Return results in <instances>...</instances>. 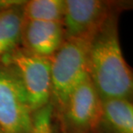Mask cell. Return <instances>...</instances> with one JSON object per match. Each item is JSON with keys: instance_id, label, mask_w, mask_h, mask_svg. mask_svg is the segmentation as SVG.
Returning a JSON list of instances; mask_svg holds the SVG:
<instances>
[{"instance_id": "1", "label": "cell", "mask_w": 133, "mask_h": 133, "mask_svg": "<svg viewBox=\"0 0 133 133\" xmlns=\"http://www.w3.org/2000/svg\"><path fill=\"white\" fill-rule=\"evenodd\" d=\"M118 17L109 18L92 37L88 53L89 79L101 100L131 99L133 92L131 69L122 54Z\"/></svg>"}, {"instance_id": "2", "label": "cell", "mask_w": 133, "mask_h": 133, "mask_svg": "<svg viewBox=\"0 0 133 133\" xmlns=\"http://www.w3.org/2000/svg\"><path fill=\"white\" fill-rule=\"evenodd\" d=\"M92 40H65L62 47L50 58L51 96L54 115L63 110L68 98L79 85L89 78L88 53Z\"/></svg>"}, {"instance_id": "3", "label": "cell", "mask_w": 133, "mask_h": 133, "mask_svg": "<svg viewBox=\"0 0 133 133\" xmlns=\"http://www.w3.org/2000/svg\"><path fill=\"white\" fill-rule=\"evenodd\" d=\"M0 62L6 64L14 73L32 112L50 103V58L31 54L19 46L2 58Z\"/></svg>"}, {"instance_id": "4", "label": "cell", "mask_w": 133, "mask_h": 133, "mask_svg": "<svg viewBox=\"0 0 133 133\" xmlns=\"http://www.w3.org/2000/svg\"><path fill=\"white\" fill-rule=\"evenodd\" d=\"M124 4L104 0H65L62 21L65 40H92L111 16L124 9Z\"/></svg>"}, {"instance_id": "5", "label": "cell", "mask_w": 133, "mask_h": 133, "mask_svg": "<svg viewBox=\"0 0 133 133\" xmlns=\"http://www.w3.org/2000/svg\"><path fill=\"white\" fill-rule=\"evenodd\" d=\"M32 114L17 77L9 66L0 62V130L2 133H30Z\"/></svg>"}, {"instance_id": "6", "label": "cell", "mask_w": 133, "mask_h": 133, "mask_svg": "<svg viewBox=\"0 0 133 133\" xmlns=\"http://www.w3.org/2000/svg\"><path fill=\"white\" fill-rule=\"evenodd\" d=\"M101 106L102 100L88 78L72 92L56 117L61 133H94Z\"/></svg>"}, {"instance_id": "7", "label": "cell", "mask_w": 133, "mask_h": 133, "mask_svg": "<svg viewBox=\"0 0 133 133\" xmlns=\"http://www.w3.org/2000/svg\"><path fill=\"white\" fill-rule=\"evenodd\" d=\"M65 42L62 22L23 19L20 47L36 55L51 58Z\"/></svg>"}, {"instance_id": "8", "label": "cell", "mask_w": 133, "mask_h": 133, "mask_svg": "<svg viewBox=\"0 0 133 133\" xmlns=\"http://www.w3.org/2000/svg\"><path fill=\"white\" fill-rule=\"evenodd\" d=\"M94 133H133V105L131 99L103 100Z\"/></svg>"}, {"instance_id": "9", "label": "cell", "mask_w": 133, "mask_h": 133, "mask_svg": "<svg viewBox=\"0 0 133 133\" xmlns=\"http://www.w3.org/2000/svg\"><path fill=\"white\" fill-rule=\"evenodd\" d=\"M23 5L0 13V60L20 46Z\"/></svg>"}, {"instance_id": "10", "label": "cell", "mask_w": 133, "mask_h": 133, "mask_svg": "<svg viewBox=\"0 0 133 133\" xmlns=\"http://www.w3.org/2000/svg\"><path fill=\"white\" fill-rule=\"evenodd\" d=\"M65 10V0H30L23 5L24 19L62 22Z\"/></svg>"}, {"instance_id": "11", "label": "cell", "mask_w": 133, "mask_h": 133, "mask_svg": "<svg viewBox=\"0 0 133 133\" xmlns=\"http://www.w3.org/2000/svg\"><path fill=\"white\" fill-rule=\"evenodd\" d=\"M53 117L54 111L50 104L34 111L30 133H54L52 124Z\"/></svg>"}, {"instance_id": "12", "label": "cell", "mask_w": 133, "mask_h": 133, "mask_svg": "<svg viewBox=\"0 0 133 133\" xmlns=\"http://www.w3.org/2000/svg\"><path fill=\"white\" fill-rule=\"evenodd\" d=\"M25 2L23 0H0V13L10 8L23 5Z\"/></svg>"}, {"instance_id": "13", "label": "cell", "mask_w": 133, "mask_h": 133, "mask_svg": "<svg viewBox=\"0 0 133 133\" xmlns=\"http://www.w3.org/2000/svg\"><path fill=\"white\" fill-rule=\"evenodd\" d=\"M0 133H2V131H1V130H0Z\"/></svg>"}]
</instances>
